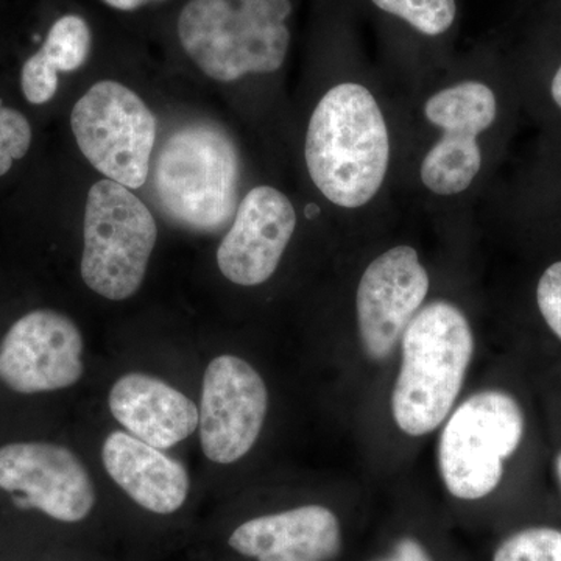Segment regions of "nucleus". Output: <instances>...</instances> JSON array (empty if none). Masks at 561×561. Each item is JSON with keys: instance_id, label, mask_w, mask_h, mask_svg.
<instances>
[{"instance_id": "25", "label": "nucleus", "mask_w": 561, "mask_h": 561, "mask_svg": "<svg viewBox=\"0 0 561 561\" xmlns=\"http://www.w3.org/2000/svg\"><path fill=\"white\" fill-rule=\"evenodd\" d=\"M110 7L116 10L131 11L139 9L144 3L149 2V0H105Z\"/></svg>"}, {"instance_id": "11", "label": "nucleus", "mask_w": 561, "mask_h": 561, "mask_svg": "<svg viewBox=\"0 0 561 561\" xmlns=\"http://www.w3.org/2000/svg\"><path fill=\"white\" fill-rule=\"evenodd\" d=\"M427 291L430 275L412 247H394L368 265L356 306L360 342L370 359L382 360L393 353Z\"/></svg>"}, {"instance_id": "7", "label": "nucleus", "mask_w": 561, "mask_h": 561, "mask_svg": "<svg viewBox=\"0 0 561 561\" xmlns=\"http://www.w3.org/2000/svg\"><path fill=\"white\" fill-rule=\"evenodd\" d=\"M70 127L81 153L108 180L144 186L157 140V121L136 92L117 81L95 83L73 106Z\"/></svg>"}, {"instance_id": "6", "label": "nucleus", "mask_w": 561, "mask_h": 561, "mask_svg": "<svg viewBox=\"0 0 561 561\" xmlns=\"http://www.w3.org/2000/svg\"><path fill=\"white\" fill-rule=\"evenodd\" d=\"M523 435L524 415L515 398L501 390L472 394L442 432L438 465L446 489L465 501L489 496Z\"/></svg>"}, {"instance_id": "19", "label": "nucleus", "mask_w": 561, "mask_h": 561, "mask_svg": "<svg viewBox=\"0 0 561 561\" xmlns=\"http://www.w3.org/2000/svg\"><path fill=\"white\" fill-rule=\"evenodd\" d=\"M378 9L411 24L427 36H438L456 21V0H371Z\"/></svg>"}, {"instance_id": "13", "label": "nucleus", "mask_w": 561, "mask_h": 561, "mask_svg": "<svg viewBox=\"0 0 561 561\" xmlns=\"http://www.w3.org/2000/svg\"><path fill=\"white\" fill-rule=\"evenodd\" d=\"M228 545L256 561H330L341 552V523L323 505H301L242 523Z\"/></svg>"}, {"instance_id": "26", "label": "nucleus", "mask_w": 561, "mask_h": 561, "mask_svg": "<svg viewBox=\"0 0 561 561\" xmlns=\"http://www.w3.org/2000/svg\"><path fill=\"white\" fill-rule=\"evenodd\" d=\"M551 94L553 102L557 103V106L561 110V66L559 70H557L556 76H553L552 84H551Z\"/></svg>"}, {"instance_id": "18", "label": "nucleus", "mask_w": 561, "mask_h": 561, "mask_svg": "<svg viewBox=\"0 0 561 561\" xmlns=\"http://www.w3.org/2000/svg\"><path fill=\"white\" fill-rule=\"evenodd\" d=\"M91 31L88 22L68 14L51 25L39 54L58 72H73L90 57Z\"/></svg>"}, {"instance_id": "9", "label": "nucleus", "mask_w": 561, "mask_h": 561, "mask_svg": "<svg viewBox=\"0 0 561 561\" xmlns=\"http://www.w3.org/2000/svg\"><path fill=\"white\" fill-rule=\"evenodd\" d=\"M0 490L18 505L60 523L84 522L98 494L76 453L49 442H16L0 448Z\"/></svg>"}, {"instance_id": "24", "label": "nucleus", "mask_w": 561, "mask_h": 561, "mask_svg": "<svg viewBox=\"0 0 561 561\" xmlns=\"http://www.w3.org/2000/svg\"><path fill=\"white\" fill-rule=\"evenodd\" d=\"M397 561H432L430 553L413 538H402L394 549Z\"/></svg>"}, {"instance_id": "5", "label": "nucleus", "mask_w": 561, "mask_h": 561, "mask_svg": "<svg viewBox=\"0 0 561 561\" xmlns=\"http://www.w3.org/2000/svg\"><path fill=\"white\" fill-rule=\"evenodd\" d=\"M157 239L149 208L116 181H99L84 208L81 278L106 300H128L142 286Z\"/></svg>"}, {"instance_id": "4", "label": "nucleus", "mask_w": 561, "mask_h": 561, "mask_svg": "<svg viewBox=\"0 0 561 561\" xmlns=\"http://www.w3.org/2000/svg\"><path fill=\"white\" fill-rule=\"evenodd\" d=\"M239 175V154L230 136L216 125L191 124L162 144L153 187L176 224L216 232L234 217Z\"/></svg>"}, {"instance_id": "23", "label": "nucleus", "mask_w": 561, "mask_h": 561, "mask_svg": "<svg viewBox=\"0 0 561 561\" xmlns=\"http://www.w3.org/2000/svg\"><path fill=\"white\" fill-rule=\"evenodd\" d=\"M537 302L542 319L561 341V261L542 273L537 287Z\"/></svg>"}, {"instance_id": "10", "label": "nucleus", "mask_w": 561, "mask_h": 561, "mask_svg": "<svg viewBox=\"0 0 561 561\" xmlns=\"http://www.w3.org/2000/svg\"><path fill=\"white\" fill-rule=\"evenodd\" d=\"M83 356L76 321L50 309L32 311L0 342V381L21 394L70 389L83 378Z\"/></svg>"}, {"instance_id": "17", "label": "nucleus", "mask_w": 561, "mask_h": 561, "mask_svg": "<svg viewBox=\"0 0 561 561\" xmlns=\"http://www.w3.org/2000/svg\"><path fill=\"white\" fill-rule=\"evenodd\" d=\"M482 168L478 136L443 131L421 164V181L437 195L467 191Z\"/></svg>"}, {"instance_id": "15", "label": "nucleus", "mask_w": 561, "mask_h": 561, "mask_svg": "<svg viewBox=\"0 0 561 561\" xmlns=\"http://www.w3.org/2000/svg\"><path fill=\"white\" fill-rule=\"evenodd\" d=\"M102 461L111 481L144 511L173 515L190 497L186 467L128 432L108 434L102 445Z\"/></svg>"}, {"instance_id": "22", "label": "nucleus", "mask_w": 561, "mask_h": 561, "mask_svg": "<svg viewBox=\"0 0 561 561\" xmlns=\"http://www.w3.org/2000/svg\"><path fill=\"white\" fill-rule=\"evenodd\" d=\"M21 84L22 92L28 102L43 105L57 94L58 70L51 68L49 62L44 60L43 55L36 51L22 68Z\"/></svg>"}, {"instance_id": "12", "label": "nucleus", "mask_w": 561, "mask_h": 561, "mask_svg": "<svg viewBox=\"0 0 561 561\" xmlns=\"http://www.w3.org/2000/svg\"><path fill=\"white\" fill-rule=\"evenodd\" d=\"M297 227L289 198L271 186L251 190L239 205L230 231L217 250L221 275L238 286L272 278Z\"/></svg>"}, {"instance_id": "21", "label": "nucleus", "mask_w": 561, "mask_h": 561, "mask_svg": "<svg viewBox=\"0 0 561 561\" xmlns=\"http://www.w3.org/2000/svg\"><path fill=\"white\" fill-rule=\"evenodd\" d=\"M32 144V127L20 111L0 106V176L10 171L16 160L27 154Z\"/></svg>"}, {"instance_id": "8", "label": "nucleus", "mask_w": 561, "mask_h": 561, "mask_svg": "<svg viewBox=\"0 0 561 561\" xmlns=\"http://www.w3.org/2000/svg\"><path fill=\"white\" fill-rule=\"evenodd\" d=\"M268 411V390L256 368L242 357H214L203 375L202 451L217 465L236 463L256 445Z\"/></svg>"}, {"instance_id": "16", "label": "nucleus", "mask_w": 561, "mask_h": 561, "mask_svg": "<svg viewBox=\"0 0 561 561\" xmlns=\"http://www.w3.org/2000/svg\"><path fill=\"white\" fill-rule=\"evenodd\" d=\"M496 95L481 81H463L432 95L424 116L443 131L479 136L496 121Z\"/></svg>"}, {"instance_id": "28", "label": "nucleus", "mask_w": 561, "mask_h": 561, "mask_svg": "<svg viewBox=\"0 0 561 561\" xmlns=\"http://www.w3.org/2000/svg\"><path fill=\"white\" fill-rule=\"evenodd\" d=\"M381 561H397V560H394V559H391V560H381Z\"/></svg>"}, {"instance_id": "2", "label": "nucleus", "mask_w": 561, "mask_h": 561, "mask_svg": "<svg viewBox=\"0 0 561 561\" xmlns=\"http://www.w3.org/2000/svg\"><path fill=\"white\" fill-rule=\"evenodd\" d=\"M401 341L391 412L402 432L420 437L437 430L451 412L470 367L474 337L459 308L434 301L413 317Z\"/></svg>"}, {"instance_id": "14", "label": "nucleus", "mask_w": 561, "mask_h": 561, "mask_svg": "<svg viewBox=\"0 0 561 561\" xmlns=\"http://www.w3.org/2000/svg\"><path fill=\"white\" fill-rule=\"evenodd\" d=\"M108 408L125 432L154 448L171 449L198 430L197 404L146 373H128L111 386Z\"/></svg>"}, {"instance_id": "3", "label": "nucleus", "mask_w": 561, "mask_h": 561, "mask_svg": "<svg viewBox=\"0 0 561 561\" xmlns=\"http://www.w3.org/2000/svg\"><path fill=\"white\" fill-rule=\"evenodd\" d=\"M289 0H191L179 20V36L192 61L219 81L275 72L289 50Z\"/></svg>"}, {"instance_id": "20", "label": "nucleus", "mask_w": 561, "mask_h": 561, "mask_svg": "<svg viewBox=\"0 0 561 561\" xmlns=\"http://www.w3.org/2000/svg\"><path fill=\"white\" fill-rule=\"evenodd\" d=\"M493 561H561V530L529 527L516 531L501 542Z\"/></svg>"}, {"instance_id": "27", "label": "nucleus", "mask_w": 561, "mask_h": 561, "mask_svg": "<svg viewBox=\"0 0 561 561\" xmlns=\"http://www.w3.org/2000/svg\"><path fill=\"white\" fill-rule=\"evenodd\" d=\"M557 474H559L561 482V453L559 454V457H557Z\"/></svg>"}, {"instance_id": "1", "label": "nucleus", "mask_w": 561, "mask_h": 561, "mask_svg": "<svg viewBox=\"0 0 561 561\" xmlns=\"http://www.w3.org/2000/svg\"><path fill=\"white\" fill-rule=\"evenodd\" d=\"M305 154L328 201L350 209L373 201L390 160L389 130L375 95L357 83L328 91L309 122Z\"/></svg>"}]
</instances>
